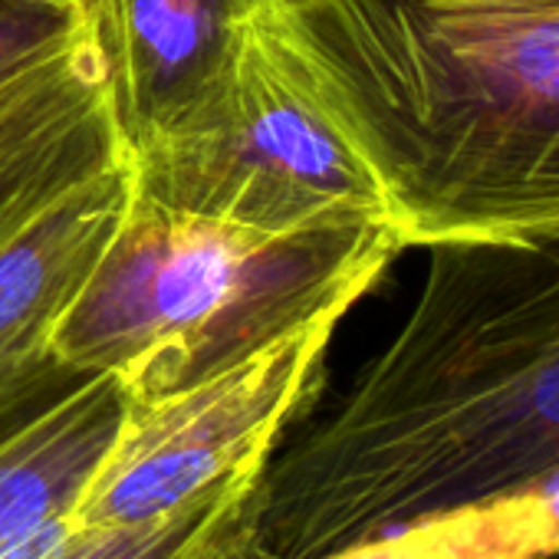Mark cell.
Here are the masks:
<instances>
[{"label": "cell", "instance_id": "6da1fadb", "mask_svg": "<svg viewBox=\"0 0 559 559\" xmlns=\"http://www.w3.org/2000/svg\"><path fill=\"white\" fill-rule=\"evenodd\" d=\"M559 467V224L428 247L343 402L260 474L253 559H336Z\"/></svg>", "mask_w": 559, "mask_h": 559}, {"label": "cell", "instance_id": "5b68a950", "mask_svg": "<svg viewBox=\"0 0 559 559\" xmlns=\"http://www.w3.org/2000/svg\"><path fill=\"white\" fill-rule=\"evenodd\" d=\"M336 326L340 320H317L198 385L132 402L70 513L73 523H145L260 471L280 435L313 402Z\"/></svg>", "mask_w": 559, "mask_h": 559}, {"label": "cell", "instance_id": "3957f363", "mask_svg": "<svg viewBox=\"0 0 559 559\" xmlns=\"http://www.w3.org/2000/svg\"><path fill=\"white\" fill-rule=\"evenodd\" d=\"M402 250L382 217L260 234L168 214L132 194L50 349L119 376L132 402H152L317 320H343Z\"/></svg>", "mask_w": 559, "mask_h": 559}, {"label": "cell", "instance_id": "5bb4252c", "mask_svg": "<svg viewBox=\"0 0 559 559\" xmlns=\"http://www.w3.org/2000/svg\"><path fill=\"white\" fill-rule=\"evenodd\" d=\"M263 4H276L280 8V4H294V0H263Z\"/></svg>", "mask_w": 559, "mask_h": 559}, {"label": "cell", "instance_id": "8fae6325", "mask_svg": "<svg viewBox=\"0 0 559 559\" xmlns=\"http://www.w3.org/2000/svg\"><path fill=\"white\" fill-rule=\"evenodd\" d=\"M263 467L145 523L76 526L63 559H253Z\"/></svg>", "mask_w": 559, "mask_h": 559}, {"label": "cell", "instance_id": "9c48e42d", "mask_svg": "<svg viewBox=\"0 0 559 559\" xmlns=\"http://www.w3.org/2000/svg\"><path fill=\"white\" fill-rule=\"evenodd\" d=\"M132 204L129 162L70 188L0 243V362L50 349Z\"/></svg>", "mask_w": 559, "mask_h": 559}, {"label": "cell", "instance_id": "8992f818", "mask_svg": "<svg viewBox=\"0 0 559 559\" xmlns=\"http://www.w3.org/2000/svg\"><path fill=\"white\" fill-rule=\"evenodd\" d=\"M122 162L83 11L0 0V243Z\"/></svg>", "mask_w": 559, "mask_h": 559}, {"label": "cell", "instance_id": "ba28073f", "mask_svg": "<svg viewBox=\"0 0 559 559\" xmlns=\"http://www.w3.org/2000/svg\"><path fill=\"white\" fill-rule=\"evenodd\" d=\"M129 405L119 376L53 349L0 362V543L73 513Z\"/></svg>", "mask_w": 559, "mask_h": 559}, {"label": "cell", "instance_id": "277c9868", "mask_svg": "<svg viewBox=\"0 0 559 559\" xmlns=\"http://www.w3.org/2000/svg\"><path fill=\"white\" fill-rule=\"evenodd\" d=\"M263 8L211 119L129 158L135 201L260 234L389 221L376 175Z\"/></svg>", "mask_w": 559, "mask_h": 559}, {"label": "cell", "instance_id": "30bf717a", "mask_svg": "<svg viewBox=\"0 0 559 559\" xmlns=\"http://www.w3.org/2000/svg\"><path fill=\"white\" fill-rule=\"evenodd\" d=\"M559 552V467L336 559H543Z\"/></svg>", "mask_w": 559, "mask_h": 559}, {"label": "cell", "instance_id": "9a60e30c", "mask_svg": "<svg viewBox=\"0 0 559 559\" xmlns=\"http://www.w3.org/2000/svg\"><path fill=\"white\" fill-rule=\"evenodd\" d=\"M543 559H559V552H552V556H543Z\"/></svg>", "mask_w": 559, "mask_h": 559}, {"label": "cell", "instance_id": "52a82bcc", "mask_svg": "<svg viewBox=\"0 0 559 559\" xmlns=\"http://www.w3.org/2000/svg\"><path fill=\"white\" fill-rule=\"evenodd\" d=\"M263 0H86L126 162L221 106Z\"/></svg>", "mask_w": 559, "mask_h": 559}, {"label": "cell", "instance_id": "7c38bea8", "mask_svg": "<svg viewBox=\"0 0 559 559\" xmlns=\"http://www.w3.org/2000/svg\"><path fill=\"white\" fill-rule=\"evenodd\" d=\"M76 523L73 516H57L40 523L8 543H0V559H63L73 543Z\"/></svg>", "mask_w": 559, "mask_h": 559}, {"label": "cell", "instance_id": "7a4b0ae2", "mask_svg": "<svg viewBox=\"0 0 559 559\" xmlns=\"http://www.w3.org/2000/svg\"><path fill=\"white\" fill-rule=\"evenodd\" d=\"M266 21L405 247L559 224V0H294Z\"/></svg>", "mask_w": 559, "mask_h": 559}, {"label": "cell", "instance_id": "4fadbf2b", "mask_svg": "<svg viewBox=\"0 0 559 559\" xmlns=\"http://www.w3.org/2000/svg\"><path fill=\"white\" fill-rule=\"evenodd\" d=\"M27 4H44V8H70V11H83L86 0H27Z\"/></svg>", "mask_w": 559, "mask_h": 559}]
</instances>
